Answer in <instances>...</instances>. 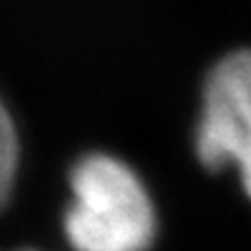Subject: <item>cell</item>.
Wrapping results in <instances>:
<instances>
[{"label":"cell","mask_w":251,"mask_h":251,"mask_svg":"<svg viewBox=\"0 0 251 251\" xmlns=\"http://www.w3.org/2000/svg\"><path fill=\"white\" fill-rule=\"evenodd\" d=\"M64 236L75 251H149L156 208L144 179L113 154L79 156L70 172Z\"/></svg>","instance_id":"cell-1"},{"label":"cell","mask_w":251,"mask_h":251,"mask_svg":"<svg viewBox=\"0 0 251 251\" xmlns=\"http://www.w3.org/2000/svg\"><path fill=\"white\" fill-rule=\"evenodd\" d=\"M195 154L208 169L236 167L251 200V49L226 54L205 77Z\"/></svg>","instance_id":"cell-2"},{"label":"cell","mask_w":251,"mask_h":251,"mask_svg":"<svg viewBox=\"0 0 251 251\" xmlns=\"http://www.w3.org/2000/svg\"><path fill=\"white\" fill-rule=\"evenodd\" d=\"M18 162H21L18 131H16L13 118H10V110L5 108L3 98H0V210L5 208L10 195H13Z\"/></svg>","instance_id":"cell-3"},{"label":"cell","mask_w":251,"mask_h":251,"mask_svg":"<svg viewBox=\"0 0 251 251\" xmlns=\"http://www.w3.org/2000/svg\"><path fill=\"white\" fill-rule=\"evenodd\" d=\"M21 251H33V249H21Z\"/></svg>","instance_id":"cell-4"}]
</instances>
